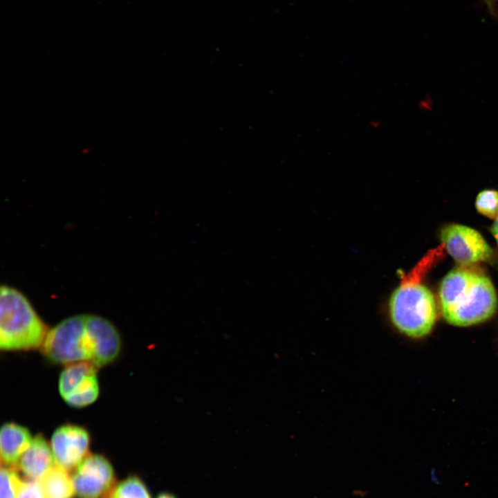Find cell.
<instances>
[{
  "label": "cell",
  "instance_id": "cell-19",
  "mask_svg": "<svg viewBox=\"0 0 498 498\" xmlns=\"http://www.w3.org/2000/svg\"><path fill=\"white\" fill-rule=\"evenodd\" d=\"M156 498H178L174 494L169 492H160Z\"/></svg>",
  "mask_w": 498,
  "mask_h": 498
},
{
  "label": "cell",
  "instance_id": "cell-8",
  "mask_svg": "<svg viewBox=\"0 0 498 498\" xmlns=\"http://www.w3.org/2000/svg\"><path fill=\"white\" fill-rule=\"evenodd\" d=\"M90 436L79 425L66 424L52 434L50 447L55 464L67 472L75 470L89 455Z\"/></svg>",
  "mask_w": 498,
  "mask_h": 498
},
{
  "label": "cell",
  "instance_id": "cell-14",
  "mask_svg": "<svg viewBox=\"0 0 498 498\" xmlns=\"http://www.w3.org/2000/svg\"><path fill=\"white\" fill-rule=\"evenodd\" d=\"M0 498H17L24 483L12 468L1 465Z\"/></svg>",
  "mask_w": 498,
  "mask_h": 498
},
{
  "label": "cell",
  "instance_id": "cell-10",
  "mask_svg": "<svg viewBox=\"0 0 498 498\" xmlns=\"http://www.w3.org/2000/svg\"><path fill=\"white\" fill-rule=\"evenodd\" d=\"M55 459L50 444L41 434L34 436L28 448L21 456L17 471L20 470L27 480H39L53 466Z\"/></svg>",
  "mask_w": 498,
  "mask_h": 498
},
{
  "label": "cell",
  "instance_id": "cell-5",
  "mask_svg": "<svg viewBox=\"0 0 498 498\" xmlns=\"http://www.w3.org/2000/svg\"><path fill=\"white\" fill-rule=\"evenodd\" d=\"M96 367L89 362L66 365L60 373L58 389L62 399L70 406L84 407L98 398L100 386Z\"/></svg>",
  "mask_w": 498,
  "mask_h": 498
},
{
  "label": "cell",
  "instance_id": "cell-13",
  "mask_svg": "<svg viewBox=\"0 0 498 498\" xmlns=\"http://www.w3.org/2000/svg\"><path fill=\"white\" fill-rule=\"evenodd\" d=\"M109 498H151L147 487L137 476H130L117 484Z\"/></svg>",
  "mask_w": 498,
  "mask_h": 498
},
{
  "label": "cell",
  "instance_id": "cell-16",
  "mask_svg": "<svg viewBox=\"0 0 498 498\" xmlns=\"http://www.w3.org/2000/svg\"><path fill=\"white\" fill-rule=\"evenodd\" d=\"M17 498H48L39 480L24 482Z\"/></svg>",
  "mask_w": 498,
  "mask_h": 498
},
{
  "label": "cell",
  "instance_id": "cell-15",
  "mask_svg": "<svg viewBox=\"0 0 498 498\" xmlns=\"http://www.w3.org/2000/svg\"><path fill=\"white\" fill-rule=\"evenodd\" d=\"M476 208L481 214L492 219L498 218V191L495 190H483L476 198Z\"/></svg>",
  "mask_w": 498,
  "mask_h": 498
},
{
  "label": "cell",
  "instance_id": "cell-9",
  "mask_svg": "<svg viewBox=\"0 0 498 498\" xmlns=\"http://www.w3.org/2000/svg\"><path fill=\"white\" fill-rule=\"evenodd\" d=\"M86 328L90 363L101 367L115 360L121 349L120 336L116 327L102 317L86 315Z\"/></svg>",
  "mask_w": 498,
  "mask_h": 498
},
{
  "label": "cell",
  "instance_id": "cell-1",
  "mask_svg": "<svg viewBox=\"0 0 498 498\" xmlns=\"http://www.w3.org/2000/svg\"><path fill=\"white\" fill-rule=\"evenodd\" d=\"M439 302L445 320L457 326H472L489 319L497 306L490 279L464 267L452 270L443 278Z\"/></svg>",
  "mask_w": 498,
  "mask_h": 498
},
{
  "label": "cell",
  "instance_id": "cell-3",
  "mask_svg": "<svg viewBox=\"0 0 498 498\" xmlns=\"http://www.w3.org/2000/svg\"><path fill=\"white\" fill-rule=\"evenodd\" d=\"M48 330L28 299L3 286L0 291V348L27 351L41 347Z\"/></svg>",
  "mask_w": 498,
  "mask_h": 498
},
{
  "label": "cell",
  "instance_id": "cell-11",
  "mask_svg": "<svg viewBox=\"0 0 498 498\" xmlns=\"http://www.w3.org/2000/svg\"><path fill=\"white\" fill-rule=\"evenodd\" d=\"M33 438L24 426L13 422L5 423L0 430L1 465L16 470L17 463L30 445Z\"/></svg>",
  "mask_w": 498,
  "mask_h": 498
},
{
  "label": "cell",
  "instance_id": "cell-12",
  "mask_svg": "<svg viewBox=\"0 0 498 498\" xmlns=\"http://www.w3.org/2000/svg\"><path fill=\"white\" fill-rule=\"evenodd\" d=\"M48 498H72L75 489L68 472L53 466L39 479Z\"/></svg>",
  "mask_w": 498,
  "mask_h": 498
},
{
  "label": "cell",
  "instance_id": "cell-6",
  "mask_svg": "<svg viewBox=\"0 0 498 498\" xmlns=\"http://www.w3.org/2000/svg\"><path fill=\"white\" fill-rule=\"evenodd\" d=\"M72 481L78 498H109L116 486L112 465L100 454H89L75 470Z\"/></svg>",
  "mask_w": 498,
  "mask_h": 498
},
{
  "label": "cell",
  "instance_id": "cell-4",
  "mask_svg": "<svg viewBox=\"0 0 498 498\" xmlns=\"http://www.w3.org/2000/svg\"><path fill=\"white\" fill-rule=\"evenodd\" d=\"M40 348L44 356L56 364L89 362L86 315L68 317L48 330Z\"/></svg>",
  "mask_w": 498,
  "mask_h": 498
},
{
  "label": "cell",
  "instance_id": "cell-2",
  "mask_svg": "<svg viewBox=\"0 0 498 498\" xmlns=\"http://www.w3.org/2000/svg\"><path fill=\"white\" fill-rule=\"evenodd\" d=\"M427 261L426 258L423 259L410 273L403 274L388 301L387 314L391 326L409 339L420 340L428 335L436 320L434 295L421 282Z\"/></svg>",
  "mask_w": 498,
  "mask_h": 498
},
{
  "label": "cell",
  "instance_id": "cell-7",
  "mask_svg": "<svg viewBox=\"0 0 498 498\" xmlns=\"http://www.w3.org/2000/svg\"><path fill=\"white\" fill-rule=\"evenodd\" d=\"M440 238L448 253L459 264L468 266L489 259L492 248L475 230L460 224H449L441 230Z\"/></svg>",
  "mask_w": 498,
  "mask_h": 498
},
{
  "label": "cell",
  "instance_id": "cell-17",
  "mask_svg": "<svg viewBox=\"0 0 498 498\" xmlns=\"http://www.w3.org/2000/svg\"><path fill=\"white\" fill-rule=\"evenodd\" d=\"M488 11L492 15H497V0H484Z\"/></svg>",
  "mask_w": 498,
  "mask_h": 498
},
{
  "label": "cell",
  "instance_id": "cell-18",
  "mask_svg": "<svg viewBox=\"0 0 498 498\" xmlns=\"http://www.w3.org/2000/svg\"><path fill=\"white\" fill-rule=\"evenodd\" d=\"M490 230L498 244V218L495 219L494 223L491 227Z\"/></svg>",
  "mask_w": 498,
  "mask_h": 498
}]
</instances>
